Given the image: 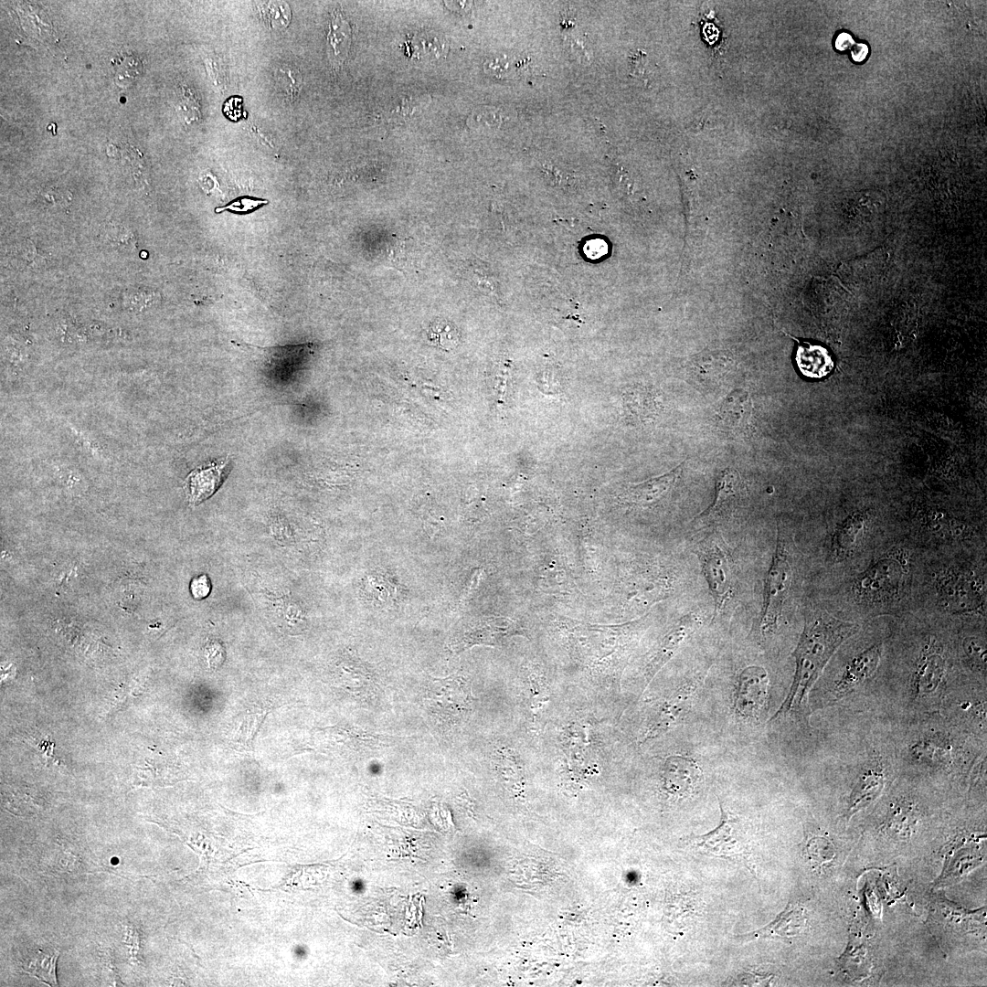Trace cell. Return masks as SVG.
I'll return each instance as SVG.
<instances>
[{
	"label": "cell",
	"instance_id": "cell-1",
	"mask_svg": "<svg viewBox=\"0 0 987 987\" xmlns=\"http://www.w3.org/2000/svg\"><path fill=\"white\" fill-rule=\"evenodd\" d=\"M856 623L841 620L825 610L810 614L798 644L792 653L795 672L790 691L770 722L790 714L801 713L813 684L835 651L857 632Z\"/></svg>",
	"mask_w": 987,
	"mask_h": 987
},
{
	"label": "cell",
	"instance_id": "cell-2",
	"mask_svg": "<svg viewBox=\"0 0 987 987\" xmlns=\"http://www.w3.org/2000/svg\"><path fill=\"white\" fill-rule=\"evenodd\" d=\"M910 563L904 550H894L872 562L854 580L852 590L866 604L895 601L902 593Z\"/></svg>",
	"mask_w": 987,
	"mask_h": 987
},
{
	"label": "cell",
	"instance_id": "cell-3",
	"mask_svg": "<svg viewBox=\"0 0 987 987\" xmlns=\"http://www.w3.org/2000/svg\"><path fill=\"white\" fill-rule=\"evenodd\" d=\"M703 575L718 613L733 598L735 572L733 560L718 535H710L696 544L695 549Z\"/></svg>",
	"mask_w": 987,
	"mask_h": 987
},
{
	"label": "cell",
	"instance_id": "cell-4",
	"mask_svg": "<svg viewBox=\"0 0 987 987\" xmlns=\"http://www.w3.org/2000/svg\"><path fill=\"white\" fill-rule=\"evenodd\" d=\"M935 589L939 604L953 613L982 612L985 584L972 570L948 568L938 574Z\"/></svg>",
	"mask_w": 987,
	"mask_h": 987
},
{
	"label": "cell",
	"instance_id": "cell-5",
	"mask_svg": "<svg viewBox=\"0 0 987 987\" xmlns=\"http://www.w3.org/2000/svg\"><path fill=\"white\" fill-rule=\"evenodd\" d=\"M791 579V568L784 536L778 533L776 548L764 582L759 631L766 636L774 631L781 615Z\"/></svg>",
	"mask_w": 987,
	"mask_h": 987
},
{
	"label": "cell",
	"instance_id": "cell-6",
	"mask_svg": "<svg viewBox=\"0 0 987 987\" xmlns=\"http://www.w3.org/2000/svg\"><path fill=\"white\" fill-rule=\"evenodd\" d=\"M721 819L713 831L687 837V843L706 854L719 857L743 855L748 851L747 829L743 820L720 802Z\"/></svg>",
	"mask_w": 987,
	"mask_h": 987
},
{
	"label": "cell",
	"instance_id": "cell-7",
	"mask_svg": "<svg viewBox=\"0 0 987 987\" xmlns=\"http://www.w3.org/2000/svg\"><path fill=\"white\" fill-rule=\"evenodd\" d=\"M746 498L747 487L740 474L732 468H727L716 478L714 502L695 521L702 525L725 521L740 509Z\"/></svg>",
	"mask_w": 987,
	"mask_h": 987
},
{
	"label": "cell",
	"instance_id": "cell-8",
	"mask_svg": "<svg viewBox=\"0 0 987 987\" xmlns=\"http://www.w3.org/2000/svg\"><path fill=\"white\" fill-rule=\"evenodd\" d=\"M946 673L943 648L935 638H929L922 646L911 677V688L915 697L925 698L933 695L940 686Z\"/></svg>",
	"mask_w": 987,
	"mask_h": 987
},
{
	"label": "cell",
	"instance_id": "cell-9",
	"mask_svg": "<svg viewBox=\"0 0 987 987\" xmlns=\"http://www.w3.org/2000/svg\"><path fill=\"white\" fill-rule=\"evenodd\" d=\"M769 676L761 666L746 667L738 676L734 708L744 718H758L766 705Z\"/></svg>",
	"mask_w": 987,
	"mask_h": 987
},
{
	"label": "cell",
	"instance_id": "cell-10",
	"mask_svg": "<svg viewBox=\"0 0 987 987\" xmlns=\"http://www.w3.org/2000/svg\"><path fill=\"white\" fill-rule=\"evenodd\" d=\"M716 419L723 431L733 436H746L754 422V403L750 395L739 388L730 392L718 409Z\"/></svg>",
	"mask_w": 987,
	"mask_h": 987
},
{
	"label": "cell",
	"instance_id": "cell-11",
	"mask_svg": "<svg viewBox=\"0 0 987 987\" xmlns=\"http://www.w3.org/2000/svg\"><path fill=\"white\" fill-rule=\"evenodd\" d=\"M702 681V676L688 680L663 703L655 720L652 722L649 736L659 734L682 721L689 713Z\"/></svg>",
	"mask_w": 987,
	"mask_h": 987
},
{
	"label": "cell",
	"instance_id": "cell-12",
	"mask_svg": "<svg viewBox=\"0 0 987 987\" xmlns=\"http://www.w3.org/2000/svg\"><path fill=\"white\" fill-rule=\"evenodd\" d=\"M881 645L876 643L851 659L835 684L836 697L851 693L874 675L881 660Z\"/></svg>",
	"mask_w": 987,
	"mask_h": 987
},
{
	"label": "cell",
	"instance_id": "cell-13",
	"mask_svg": "<svg viewBox=\"0 0 987 987\" xmlns=\"http://www.w3.org/2000/svg\"><path fill=\"white\" fill-rule=\"evenodd\" d=\"M701 780L702 771L692 759L674 756L666 761L664 786L674 797L678 799L689 797L696 791Z\"/></svg>",
	"mask_w": 987,
	"mask_h": 987
},
{
	"label": "cell",
	"instance_id": "cell-14",
	"mask_svg": "<svg viewBox=\"0 0 987 987\" xmlns=\"http://www.w3.org/2000/svg\"><path fill=\"white\" fill-rule=\"evenodd\" d=\"M228 463L227 459H222L200 466L189 473L185 482V490L191 504H200L218 490L224 480Z\"/></svg>",
	"mask_w": 987,
	"mask_h": 987
},
{
	"label": "cell",
	"instance_id": "cell-15",
	"mask_svg": "<svg viewBox=\"0 0 987 987\" xmlns=\"http://www.w3.org/2000/svg\"><path fill=\"white\" fill-rule=\"evenodd\" d=\"M700 624L701 619L695 612L688 613L678 621L674 628L666 635L661 647L646 669V678L648 683L665 663L672 658L682 644L689 639Z\"/></svg>",
	"mask_w": 987,
	"mask_h": 987
},
{
	"label": "cell",
	"instance_id": "cell-16",
	"mask_svg": "<svg viewBox=\"0 0 987 987\" xmlns=\"http://www.w3.org/2000/svg\"><path fill=\"white\" fill-rule=\"evenodd\" d=\"M470 690L458 679H437L429 693V701L442 716H453L466 708Z\"/></svg>",
	"mask_w": 987,
	"mask_h": 987
},
{
	"label": "cell",
	"instance_id": "cell-17",
	"mask_svg": "<svg viewBox=\"0 0 987 987\" xmlns=\"http://www.w3.org/2000/svg\"><path fill=\"white\" fill-rule=\"evenodd\" d=\"M795 362L801 375L813 379L826 377L834 366L833 356L826 347L808 341L798 342Z\"/></svg>",
	"mask_w": 987,
	"mask_h": 987
},
{
	"label": "cell",
	"instance_id": "cell-18",
	"mask_svg": "<svg viewBox=\"0 0 987 987\" xmlns=\"http://www.w3.org/2000/svg\"><path fill=\"white\" fill-rule=\"evenodd\" d=\"M866 524V516L855 513L845 518L832 536L830 553L835 561L850 557L859 545Z\"/></svg>",
	"mask_w": 987,
	"mask_h": 987
},
{
	"label": "cell",
	"instance_id": "cell-19",
	"mask_svg": "<svg viewBox=\"0 0 987 987\" xmlns=\"http://www.w3.org/2000/svg\"><path fill=\"white\" fill-rule=\"evenodd\" d=\"M806 918L804 908L800 905L789 903L773 921L764 928L748 934L738 936L740 939H754L759 938L782 937L792 938L801 933L805 928Z\"/></svg>",
	"mask_w": 987,
	"mask_h": 987
},
{
	"label": "cell",
	"instance_id": "cell-20",
	"mask_svg": "<svg viewBox=\"0 0 987 987\" xmlns=\"http://www.w3.org/2000/svg\"><path fill=\"white\" fill-rule=\"evenodd\" d=\"M885 785L883 769L870 766L859 775L849 797L847 815L854 813L874 801L881 793Z\"/></svg>",
	"mask_w": 987,
	"mask_h": 987
},
{
	"label": "cell",
	"instance_id": "cell-21",
	"mask_svg": "<svg viewBox=\"0 0 987 987\" xmlns=\"http://www.w3.org/2000/svg\"><path fill=\"white\" fill-rule=\"evenodd\" d=\"M683 467L684 462H681L663 475L631 486L625 494V498L630 503L639 505L650 504L660 500L674 485L683 471Z\"/></svg>",
	"mask_w": 987,
	"mask_h": 987
},
{
	"label": "cell",
	"instance_id": "cell-22",
	"mask_svg": "<svg viewBox=\"0 0 987 987\" xmlns=\"http://www.w3.org/2000/svg\"><path fill=\"white\" fill-rule=\"evenodd\" d=\"M733 365L732 358L725 353H702L692 360L691 371L702 384L715 385L726 378Z\"/></svg>",
	"mask_w": 987,
	"mask_h": 987
},
{
	"label": "cell",
	"instance_id": "cell-23",
	"mask_svg": "<svg viewBox=\"0 0 987 987\" xmlns=\"http://www.w3.org/2000/svg\"><path fill=\"white\" fill-rule=\"evenodd\" d=\"M350 45L351 27L344 15L334 10L327 34L328 54L332 62L334 64L343 62L348 55Z\"/></svg>",
	"mask_w": 987,
	"mask_h": 987
},
{
	"label": "cell",
	"instance_id": "cell-24",
	"mask_svg": "<svg viewBox=\"0 0 987 987\" xmlns=\"http://www.w3.org/2000/svg\"><path fill=\"white\" fill-rule=\"evenodd\" d=\"M623 400L627 415L638 422L652 419L658 411L656 396L647 387H636L628 389L624 393Z\"/></svg>",
	"mask_w": 987,
	"mask_h": 987
},
{
	"label": "cell",
	"instance_id": "cell-25",
	"mask_svg": "<svg viewBox=\"0 0 987 987\" xmlns=\"http://www.w3.org/2000/svg\"><path fill=\"white\" fill-rule=\"evenodd\" d=\"M59 955L58 950L39 949L29 954L23 961V971L39 981L50 985H58L56 964Z\"/></svg>",
	"mask_w": 987,
	"mask_h": 987
},
{
	"label": "cell",
	"instance_id": "cell-26",
	"mask_svg": "<svg viewBox=\"0 0 987 987\" xmlns=\"http://www.w3.org/2000/svg\"><path fill=\"white\" fill-rule=\"evenodd\" d=\"M912 757L919 763L935 766L950 761V748L933 739H919L910 748Z\"/></svg>",
	"mask_w": 987,
	"mask_h": 987
},
{
	"label": "cell",
	"instance_id": "cell-27",
	"mask_svg": "<svg viewBox=\"0 0 987 987\" xmlns=\"http://www.w3.org/2000/svg\"><path fill=\"white\" fill-rule=\"evenodd\" d=\"M113 80L121 88L133 85L142 75L143 65L133 54H121L111 61Z\"/></svg>",
	"mask_w": 987,
	"mask_h": 987
},
{
	"label": "cell",
	"instance_id": "cell-28",
	"mask_svg": "<svg viewBox=\"0 0 987 987\" xmlns=\"http://www.w3.org/2000/svg\"><path fill=\"white\" fill-rule=\"evenodd\" d=\"M803 854L815 867H820L830 862L835 855L832 842L818 834L809 835L805 838L802 847Z\"/></svg>",
	"mask_w": 987,
	"mask_h": 987
},
{
	"label": "cell",
	"instance_id": "cell-29",
	"mask_svg": "<svg viewBox=\"0 0 987 987\" xmlns=\"http://www.w3.org/2000/svg\"><path fill=\"white\" fill-rule=\"evenodd\" d=\"M410 47L415 58L431 60L445 54L446 41L437 34L423 33L411 39Z\"/></svg>",
	"mask_w": 987,
	"mask_h": 987
},
{
	"label": "cell",
	"instance_id": "cell-30",
	"mask_svg": "<svg viewBox=\"0 0 987 987\" xmlns=\"http://www.w3.org/2000/svg\"><path fill=\"white\" fill-rule=\"evenodd\" d=\"M274 79L278 89L289 100H295L300 93L302 76L297 67L292 64H282L274 71Z\"/></svg>",
	"mask_w": 987,
	"mask_h": 987
},
{
	"label": "cell",
	"instance_id": "cell-31",
	"mask_svg": "<svg viewBox=\"0 0 987 987\" xmlns=\"http://www.w3.org/2000/svg\"><path fill=\"white\" fill-rule=\"evenodd\" d=\"M176 110L187 124L197 122L202 118L199 98L193 89L186 85H181L177 91Z\"/></svg>",
	"mask_w": 987,
	"mask_h": 987
},
{
	"label": "cell",
	"instance_id": "cell-32",
	"mask_svg": "<svg viewBox=\"0 0 987 987\" xmlns=\"http://www.w3.org/2000/svg\"><path fill=\"white\" fill-rule=\"evenodd\" d=\"M262 17L274 29L285 28L291 21V10L285 2H268L261 5Z\"/></svg>",
	"mask_w": 987,
	"mask_h": 987
},
{
	"label": "cell",
	"instance_id": "cell-33",
	"mask_svg": "<svg viewBox=\"0 0 987 987\" xmlns=\"http://www.w3.org/2000/svg\"><path fill=\"white\" fill-rule=\"evenodd\" d=\"M963 650L968 663L976 671L986 669L985 643L977 637H967L963 641Z\"/></svg>",
	"mask_w": 987,
	"mask_h": 987
},
{
	"label": "cell",
	"instance_id": "cell-34",
	"mask_svg": "<svg viewBox=\"0 0 987 987\" xmlns=\"http://www.w3.org/2000/svg\"><path fill=\"white\" fill-rule=\"evenodd\" d=\"M103 234L105 239L116 249L131 250L134 248L133 235L121 225L108 224Z\"/></svg>",
	"mask_w": 987,
	"mask_h": 987
},
{
	"label": "cell",
	"instance_id": "cell-35",
	"mask_svg": "<svg viewBox=\"0 0 987 987\" xmlns=\"http://www.w3.org/2000/svg\"><path fill=\"white\" fill-rule=\"evenodd\" d=\"M914 805L909 801H903L897 805L887 819L889 828H898L909 831L915 823Z\"/></svg>",
	"mask_w": 987,
	"mask_h": 987
},
{
	"label": "cell",
	"instance_id": "cell-36",
	"mask_svg": "<svg viewBox=\"0 0 987 987\" xmlns=\"http://www.w3.org/2000/svg\"><path fill=\"white\" fill-rule=\"evenodd\" d=\"M70 193L63 188L48 186L44 188L37 196V202L48 209H58L65 207L69 202Z\"/></svg>",
	"mask_w": 987,
	"mask_h": 987
},
{
	"label": "cell",
	"instance_id": "cell-37",
	"mask_svg": "<svg viewBox=\"0 0 987 987\" xmlns=\"http://www.w3.org/2000/svg\"><path fill=\"white\" fill-rule=\"evenodd\" d=\"M267 203H269L267 200L260 198L240 196L222 207L216 208V212L228 211L236 215H247Z\"/></svg>",
	"mask_w": 987,
	"mask_h": 987
},
{
	"label": "cell",
	"instance_id": "cell-38",
	"mask_svg": "<svg viewBox=\"0 0 987 987\" xmlns=\"http://www.w3.org/2000/svg\"><path fill=\"white\" fill-rule=\"evenodd\" d=\"M206 63L212 85L218 90H225L228 78L224 63L215 56L209 57Z\"/></svg>",
	"mask_w": 987,
	"mask_h": 987
},
{
	"label": "cell",
	"instance_id": "cell-39",
	"mask_svg": "<svg viewBox=\"0 0 987 987\" xmlns=\"http://www.w3.org/2000/svg\"><path fill=\"white\" fill-rule=\"evenodd\" d=\"M425 100L423 97L405 98L397 108L391 111V113L398 117H409L422 109Z\"/></svg>",
	"mask_w": 987,
	"mask_h": 987
},
{
	"label": "cell",
	"instance_id": "cell-40",
	"mask_svg": "<svg viewBox=\"0 0 987 987\" xmlns=\"http://www.w3.org/2000/svg\"><path fill=\"white\" fill-rule=\"evenodd\" d=\"M12 254L16 260H19L23 265L29 266L33 264L32 260L35 259L37 252L32 244L27 245V242L16 245L13 249Z\"/></svg>",
	"mask_w": 987,
	"mask_h": 987
},
{
	"label": "cell",
	"instance_id": "cell-41",
	"mask_svg": "<svg viewBox=\"0 0 987 987\" xmlns=\"http://www.w3.org/2000/svg\"><path fill=\"white\" fill-rule=\"evenodd\" d=\"M211 589L210 580L206 575H200L192 579L190 584V590L192 596L196 600L206 598Z\"/></svg>",
	"mask_w": 987,
	"mask_h": 987
},
{
	"label": "cell",
	"instance_id": "cell-42",
	"mask_svg": "<svg viewBox=\"0 0 987 987\" xmlns=\"http://www.w3.org/2000/svg\"><path fill=\"white\" fill-rule=\"evenodd\" d=\"M868 48L864 43L854 44V46L851 48L852 58L855 62L863 61L866 58Z\"/></svg>",
	"mask_w": 987,
	"mask_h": 987
},
{
	"label": "cell",
	"instance_id": "cell-43",
	"mask_svg": "<svg viewBox=\"0 0 987 987\" xmlns=\"http://www.w3.org/2000/svg\"><path fill=\"white\" fill-rule=\"evenodd\" d=\"M854 42L852 37L848 33H841L837 36L835 40V47L838 50H845L854 46Z\"/></svg>",
	"mask_w": 987,
	"mask_h": 987
}]
</instances>
